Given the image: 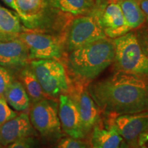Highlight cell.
Masks as SVG:
<instances>
[{"label": "cell", "instance_id": "obj_30", "mask_svg": "<svg viewBox=\"0 0 148 148\" xmlns=\"http://www.w3.org/2000/svg\"><path fill=\"white\" fill-rule=\"evenodd\" d=\"M109 1H123V0H109Z\"/></svg>", "mask_w": 148, "mask_h": 148}, {"label": "cell", "instance_id": "obj_28", "mask_svg": "<svg viewBox=\"0 0 148 148\" xmlns=\"http://www.w3.org/2000/svg\"><path fill=\"white\" fill-rule=\"evenodd\" d=\"M3 2H4L5 4L8 5L11 8H12L14 10H15V7L14 4V0H2Z\"/></svg>", "mask_w": 148, "mask_h": 148}, {"label": "cell", "instance_id": "obj_32", "mask_svg": "<svg viewBox=\"0 0 148 148\" xmlns=\"http://www.w3.org/2000/svg\"><path fill=\"white\" fill-rule=\"evenodd\" d=\"M0 148H2V147H1V145H0Z\"/></svg>", "mask_w": 148, "mask_h": 148}, {"label": "cell", "instance_id": "obj_4", "mask_svg": "<svg viewBox=\"0 0 148 148\" xmlns=\"http://www.w3.org/2000/svg\"><path fill=\"white\" fill-rule=\"evenodd\" d=\"M30 67L46 97L56 98L69 92V79L64 65L58 60H32Z\"/></svg>", "mask_w": 148, "mask_h": 148}, {"label": "cell", "instance_id": "obj_19", "mask_svg": "<svg viewBox=\"0 0 148 148\" xmlns=\"http://www.w3.org/2000/svg\"><path fill=\"white\" fill-rule=\"evenodd\" d=\"M20 79L24 88L26 90L29 99L33 103L45 99V94L44 93L38 79L30 66L22 70L20 73Z\"/></svg>", "mask_w": 148, "mask_h": 148}, {"label": "cell", "instance_id": "obj_1", "mask_svg": "<svg viewBox=\"0 0 148 148\" xmlns=\"http://www.w3.org/2000/svg\"><path fill=\"white\" fill-rule=\"evenodd\" d=\"M87 91L99 110L110 115L148 112V79L117 71L88 85Z\"/></svg>", "mask_w": 148, "mask_h": 148}, {"label": "cell", "instance_id": "obj_18", "mask_svg": "<svg viewBox=\"0 0 148 148\" xmlns=\"http://www.w3.org/2000/svg\"><path fill=\"white\" fill-rule=\"evenodd\" d=\"M53 8L74 15L88 14L93 8L95 0H49Z\"/></svg>", "mask_w": 148, "mask_h": 148}, {"label": "cell", "instance_id": "obj_6", "mask_svg": "<svg viewBox=\"0 0 148 148\" xmlns=\"http://www.w3.org/2000/svg\"><path fill=\"white\" fill-rule=\"evenodd\" d=\"M108 38L97 20L88 14L72 21L66 36V49L71 52L77 48L96 40Z\"/></svg>", "mask_w": 148, "mask_h": 148}, {"label": "cell", "instance_id": "obj_10", "mask_svg": "<svg viewBox=\"0 0 148 148\" xmlns=\"http://www.w3.org/2000/svg\"><path fill=\"white\" fill-rule=\"evenodd\" d=\"M112 124L123 139L135 144L142 133L148 132V112L118 115Z\"/></svg>", "mask_w": 148, "mask_h": 148}, {"label": "cell", "instance_id": "obj_25", "mask_svg": "<svg viewBox=\"0 0 148 148\" xmlns=\"http://www.w3.org/2000/svg\"><path fill=\"white\" fill-rule=\"evenodd\" d=\"M27 138H23V139L14 142V143L10 144L8 148H31L30 142Z\"/></svg>", "mask_w": 148, "mask_h": 148}, {"label": "cell", "instance_id": "obj_17", "mask_svg": "<svg viewBox=\"0 0 148 148\" xmlns=\"http://www.w3.org/2000/svg\"><path fill=\"white\" fill-rule=\"evenodd\" d=\"M4 97L8 105L14 110L24 111L28 109L30 99L23 84L19 81H13L5 92Z\"/></svg>", "mask_w": 148, "mask_h": 148}, {"label": "cell", "instance_id": "obj_21", "mask_svg": "<svg viewBox=\"0 0 148 148\" xmlns=\"http://www.w3.org/2000/svg\"><path fill=\"white\" fill-rule=\"evenodd\" d=\"M16 115L17 113L10 108L4 96L0 95V125Z\"/></svg>", "mask_w": 148, "mask_h": 148}, {"label": "cell", "instance_id": "obj_20", "mask_svg": "<svg viewBox=\"0 0 148 148\" xmlns=\"http://www.w3.org/2000/svg\"><path fill=\"white\" fill-rule=\"evenodd\" d=\"M118 3L130 29L138 28L144 23L145 16L136 0H123Z\"/></svg>", "mask_w": 148, "mask_h": 148}, {"label": "cell", "instance_id": "obj_14", "mask_svg": "<svg viewBox=\"0 0 148 148\" xmlns=\"http://www.w3.org/2000/svg\"><path fill=\"white\" fill-rule=\"evenodd\" d=\"M73 99L78 107L83 130L85 135H86L99 121L100 110L90 96L87 90H80Z\"/></svg>", "mask_w": 148, "mask_h": 148}, {"label": "cell", "instance_id": "obj_9", "mask_svg": "<svg viewBox=\"0 0 148 148\" xmlns=\"http://www.w3.org/2000/svg\"><path fill=\"white\" fill-rule=\"evenodd\" d=\"M58 116L61 127L70 137L82 139L86 136L78 107L75 101L69 95L59 96Z\"/></svg>", "mask_w": 148, "mask_h": 148}, {"label": "cell", "instance_id": "obj_16", "mask_svg": "<svg viewBox=\"0 0 148 148\" xmlns=\"http://www.w3.org/2000/svg\"><path fill=\"white\" fill-rule=\"evenodd\" d=\"M123 138L119 134L113 124L107 129L93 127L91 136L92 147L96 148H120Z\"/></svg>", "mask_w": 148, "mask_h": 148}, {"label": "cell", "instance_id": "obj_15", "mask_svg": "<svg viewBox=\"0 0 148 148\" xmlns=\"http://www.w3.org/2000/svg\"><path fill=\"white\" fill-rule=\"evenodd\" d=\"M23 31L21 19L15 11L0 5V41L16 39Z\"/></svg>", "mask_w": 148, "mask_h": 148}, {"label": "cell", "instance_id": "obj_27", "mask_svg": "<svg viewBox=\"0 0 148 148\" xmlns=\"http://www.w3.org/2000/svg\"><path fill=\"white\" fill-rule=\"evenodd\" d=\"M148 23V0H136Z\"/></svg>", "mask_w": 148, "mask_h": 148}, {"label": "cell", "instance_id": "obj_29", "mask_svg": "<svg viewBox=\"0 0 148 148\" xmlns=\"http://www.w3.org/2000/svg\"><path fill=\"white\" fill-rule=\"evenodd\" d=\"M120 148H128V146L127 145V144L125 143V142H123V143H122V145Z\"/></svg>", "mask_w": 148, "mask_h": 148}, {"label": "cell", "instance_id": "obj_26", "mask_svg": "<svg viewBox=\"0 0 148 148\" xmlns=\"http://www.w3.org/2000/svg\"><path fill=\"white\" fill-rule=\"evenodd\" d=\"M137 143L140 148H148V132H143L140 135Z\"/></svg>", "mask_w": 148, "mask_h": 148}, {"label": "cell", "instance_id": "obj_2", "mask_svg": "<svg viewBox=\"0 0 148 148\" xmlns=\"http://www.w3.org/2000/svg\"><path fill=\"white\" fill-rule=\"evenodd\" d=\"M114 57L113 42L105 38L71 51L67 63L75 77L88 82L110 66L113 62Z\"/></svg>", "mask_w": 148, "mask_h": 148}, {"label": "cell", "instance_id": "obj_7", "mask_svg": "<svg viewBox=\"0 0 148 148\" xmlns=\"http://www.w3.org/2000/svg\"><path fill=\"white\" fill-rule=\"evenodd\" d=\"M18 38L27 47L29 60H58L62 56V49L60 40L52 35L27 29L20 33Z\"/></svg>", "mask_w": 148, "mask_h": 148}, {"label": "cell", "instance_id": "obj_3", "mask_svg": "<svg viewBox=\"0 0 148 148\" xmlns=\"http://www.w3.org/2000/svg\"><path fill=\"white\" fill-rule=\"evenodd\" d=\"M116 71L148 78V58L139 45L136 34L129 32L112 40Z\"/></svg>", "mask_w": 148, "mask_h": 148}, {"label": "cell", "instance_id": "obj_33", "mask_svg": "<svg viewBox=\"0 0 148 148\" xmlns=\"http://www.w3.org/2000/svg\"><path fill=\"white\" fill-rule=\"evenodd\" d=\"M92 148H96V147H92Z\"/></svg>", "mask_w": 148, "mask_h": 148}, {"label": "cell", "instance_id": "obj_23", "mask_svg": "<svg viewBox=\"0 0 148 148\" xmlns=\"http://www.w3.org/2000/svg\"><path fill=\"white\" fill-rule=\"evenodd\" d=\"M56 148H88V145L81 139L67 137L62 138L58 143Z\"/></svg>", "mask_w": 148, "mask_h": 148}, {"label": "cell", "instance_id": "obj_13", "mask_svg": "<svg viewBox=\"0 0 148 148\" xmlns=\"http://www.w3.org/2000/svg\"><path fill=\"white\" fill-rule=\"evenodd\" d=\"M29 60L27 47L18 38L10 41H0V65L21 66Z\"/></svg>", "mask_w": 148, "mask_h": 148}, {"label": "cell", "instance_id": "obj_11", "mask_svg": "<svg viewBox=\"0 0 148 148\" xmlns=\"http://www.w3.org/2000/svg\"><path fill=\"white\" fill-rule=\"evenodd\" d=\"M34 133L28 114L21 112L0 125V144L9 145L18 140L28 138Z\"/></svg>", "mask_w": 148, "mask_h": 148}, {"label": "cell", "instance_id": "obj_24", "mask_svg": "<svg viewBox=\"0 0 148 148\" xmlns=\"http://www.w3.org/2000/svg\"><path fill=\"white\" fill-rule=\"evenodd\" d=\"M135 34L142 50L148 58V27L138 29Z\"/></svg>", "mask_w": 148, "mask_h": 148}, {"label": "cell", "instance_id": "obj_8", "mask_svg": "<svg viewBox=\"0 0 148 148\" xmlns=\"http://www.w3.org/2000/svg\"><path fill=\"white\" fill-rule=\"evenodd\" d=\"M29 119L32 126L44 136H54L61 132L56 104L45 98L33 103Z\"/></svg>", "mask_w": 148, "mask_h": 148}, {"label": "cell", "instance_id": "obj_22", "mask_svg": "<svg viewBox=\"0 0 148 148\" xmlns=\"http://www.w3.org/2000/svg\"><path fill=\"white\" fill-rule=\"evenodd\" d=\"M14 81L10 72L0 65V95L4 96L9 86Z\"/></svg>", "mask_w": 148, "mask_h": 148}, {"label": "cell", "instance_id": "obj_12", "mask_svg": "<svg viewBox=\"0 0 148 148\" xmlns=\"http://www.w3.org/2000/svg\"><path fill=\"white\" fill-rule=\"evenodd\" d=\"M14 11L27 28L40 26L47 8L46 0H14Z\"/></svg>", "mask_w": 148, "mask_h": 148}, {"label": "cell", "instance_id": "obj_31", "mask_svg": "<svg viewBox=\"0 0 148 148\" xmlns=\"http://www.w3.org/2000/svg\"><path fill=\"white\" fill-rule=\"evenodd\" d=\"M131 148H140V147H139V146H138V147H137V146H134V147H132Z\"/></svg>", "mask_w": 148, "mask_h": 148}, {"label": "cell", "instance_id": "obj_5", "mask_svg": "<svg viewBox=\"0 0 148 148\" xmlns=\"http://www.w3.org/2000/svg\"><path fill=\"white\" fill-rule=\"evenodd\" d=\"M89 14L97 20L106 36L116 38L131 30L123 17L121 7L117 1L95 0Z\"/></svg>", "mask_w": 148, "mask_h": 148}]
</instances>
